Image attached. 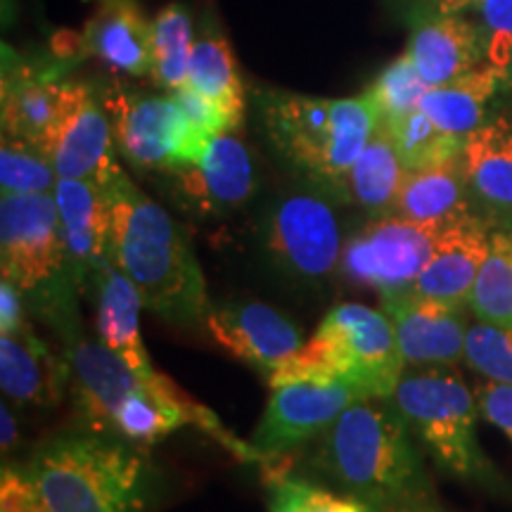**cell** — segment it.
Listing matches in <instances>:
<instances>
[{"mask_svg":"<svg viewBox=\"0 0 512 512\" xmlns=\"http://www.w3.org/2000/svg\"><path fill=\"white\" fill-rule=\"evenodd\" d=\"M114 147L117 140L112 121L100 110L91 88L69 81L62 117L43 147L55 164L57 176L88 181L110 195L114 185L124 178Z\"/></svg>","mask_w":512,"mask_h":512,"instance_id":"12","label":"cell"},{"mask_svg":"<svg viewBox=\"0 0 512 512\" xmlns=\"http://www.w3.org/2000/svg\"><path fill=\"white\" fill-rule=\"evenodd\" d=\"M69 377H72L76 411L86 430L110 434V437L114 415L143 384V377L124 358L102 342H91V339H79L69 349Z\"/></svg>","mask_w":512,"mask_h":512,"instance_id":"17","label":"cell"},{"mask_svg":"<svg viewBox=\"0 0 512 512\" xmlns=\"http://www.w3.org/2000/svg\"><path fill=\"white\" fill-rule=\"evenodd\" d=\"M467 188L491 228H512V124L486 121L463 143Z\"/></svg>","mask_w":512,"mask_h":512,"instance_id":"19","label":"cell"},{"mask_svg":"<svg viewBox=\"0 0 512 512\" xmlns=\"http://www.w3.org/2000/svg\"><path fill=\"white\" fill-rule=\"evenodd\" d=\"M53 53L60 60H72V57L86 55V43H83V31H57L53 36Z\"/></svg>","mask_w":512,"mask_h":512,"instance_id":"41","label":"cell"},{"mask_svg":"<svg viewBox=\"0 0 512 512\" xmlns=\"http://www.w3.org/2000/svg\"><path fill=\"white\" fill-rule=\"evenodd\" d=\"M53 195L74 285L91 294L100 268L110 259V197L98 185L74 178H57Z\"/></svg>","mask_w":512,"mask_h":512,"instance_id":"16","label":"cell"},{"mask_svg":"<svg viewBox=\"0 0 512 512\" xmlns=\"http://www.w3.org/2000/svg\"><path fill=\"white\" fill-rule=\"evenodd\" d=\"M403 373L406 361L392 318L363 304H339L268 384L273 389L297 380L349 382L368 399H392Z\"/></svg>","mask_w":512,"mask_h":512,"instance_id":"5","label":"cell"},{"mask_svg":"<svg viewBox=\"0 0 512 512\" xmlns=\"http://www.w3.org/2000/svg\"><path fill=\"white\" fill-rule=\"evenodd\" d=\"M434 8L439 12H444V15H456V12L470 8L472 3H477V0H432Z\"/></svg>","mask_w":512,"mask_h":512,"instance_id":"43","label":"cell"},{"mask_svg":"<svg viewBox=\"0 0 512 512\" xmlns=\"http://www.w3.org/2000/svg\"><path fill=\"white\" fill-rule=\"evenodd\" d=\"M202 328L226 351L266 380L292 354L302 349V330L278 309L264 302H226L211 306Z\"/></svg>","mask_w":512,"mask_h":512,"instance_id":"13","label":"cell"},{"mask_svg":"<svg viewBox=\"0 0 512 512\" xmlns=\"http://www.w3.org/2000/svg\"><path fill=\"white\" fill-rule=\"evenodd\" d=\"M392 214L420 223H439V226H451L475 216L477 211L467 188L463 157H453L427 169L406 171Z\"/></svg>","mask_w":512,"mask_h":512,"instance_id":"24","label":"cell"},{"mask_svg":"<svg viewBox=\"0 0 512 512\" xmlns=\"http://www.w3.org/2000/svg\"><path fill=\"white\" fill-rule=\"evenodd\" d=\"M0 430H3V437H0V446H3V456H8V451H12L17 444V420L12 415L8 401H3L0 406Z\"/></svg>","mask_w":512,"mask_h":512,"instance_id":"42","label":"cell"},{"mask_svg":"<svg viewBox=\"0 0 512 512\" xmlns=\"http://www.w3.org/2000/svg\"><path fill=\"white\" fill-rule=\"evenodd\" d=\"M110 259L143 304L178 328L202 323L209 292L188 235L124 176L110 190Z\"/></svg>","mask_w":512,"mask_h":512,"instance_id":"2","label":"cell"},{"mask_svg":"<svg viewBox=\"0 0 512 512\" xmlns=\"http://www.w3.org/2000/svg\"><path fill=\"white\" fill-rule=\"evenodd\" d=\"M27 323V306H24V292L3 278L0 283V335H12L22 330Z\"/></svg>","mask_w":512,"mask_h":512,"instance_id":"39","label":"cell"},{"mask_svg":"<svg viewBox=\"0 0 512 512\" xmlns=\"http://www.w3.org/2000/svg\"><path fill=\"white\" fill-rule=\"evenodd\" d=\"M368 399L349 382L297 380L273 387L252 434L261 465H271L304 441L320 437L351 403Z\"/></svg>","mask_w":512,"mask_h":512,"instance_id":"11","label":"cell"},{"mask_svg":"<svg viewBox=\"0 0 512 512\" xmlns=\"http://www.w3.org/2000/svg\"><path fill=\"white\" fill-rule=\"evenodd\" d=\"M465 363L484 380L512 384V330L477 320L467 328Z\"/></svg>","mask_w":512,"mask_h":512,"instance_id":"34","label":"cell"},{"mask_svg":"<svg viewBox=\"0 0 512 512\" xmlns=\"http://www.w3.org/2000/svg\"><path fill=\"white\" fill-rule=\"evenodd\" d=\"M408 55L432 88L444 86L482 64V31L458 15L439 12L413 29Z\"/></svg>","mask_w":512,"mask_h":512,"instance_id":"23","label":"cell"},{"mask_svg":"<svg viewBox=\"0 0 512 512\" xmlns=\"http://www.w3.org/2000/svg\"><path fill=\"white\" fill-rule=\"evenodd\" d=\"M387 512H446V510H441V505L432 498V501L401 505V508H394V510H387Z\"/></svg>","mask_w":512,"mask_h":512,"instance_id":"44","label":"cell"},{"mask_svg":"<svg viewBox=\"0 0 512 512\" xmlns=\"http://www.w3.org/2000/svg\"><path fill=\"white\" fill-rule=\"evenodd\" d=\"M446 226L401 216H380L344 242L339 271L349 283L380 297L411 290Z\"/></svg>","mask_w":512,"mask_h":512,"instance_id":"10","label":"cell"},{"mask_svg":"<svg viewBox=\"0 0 512 512\" xmlns=\"http://www.w3.org/2000/svg\"><path fill=\"white\" fill-rule=\"evenodd\" d=\"M0 512H53L29 467L3 465V472H0Z\"/></svg>","mask_w":512,"mask_h":512,"instance_id":"37","label":"cell"},{"mask_svg":"<svg viewBox=\"0 0 512 512\" xmlns=\"http://www.w3.org/2000/svg\"><path fill=\"white\" fill-rule=\"evenodd\" d=\"M384 124V121H382ZM392 133L396 150L406 171L427 169V166L444 164L448 159L460 157L465 138L451 136L439 128L422 110H415L406 117L394 119L387 124Z\"/></svg>","mask_w":512,"mask_h":512,"instance_id":"31","label":"cell"},{"mask_svg":"<svg viewBox=\"0 0 512 512\" xmlns=\"http://www.w3.org/2000/svg\"><path fill=\"white\" fill-rule=\"evenodd\" d=\"M67 380L69 366L50 354L29 325L12 335H0V384L12 401L55 406Z\"/></svg>","mask_w":512,"mask_h":512,"instance_id":"25","label":"cell"},{"mask_svg":"<svg viewBox=\"0 0 512 512\" xmlns=\"http://www.w3.org/2000/svg\"><path fill=\"white\" fill-rule=\"evenodd\" d=\"M482 17V41L486 64L503 79L512 76V0H477Z\"/></svg>","mask_w":512,"mask_h":512,"instance_id":"35","label":"cell"},{"mask_svg":"<svg viewBox=\"0 0 512 512\" xmlns=\"http://www.w3.org/2000/svg\"><path fill=\"white\" fill-rule=\"evenodd\" d=\"M380 299L382 311L394 323L406 368H453L465 361V309L432 302L411 290Z\"/></svg>","mask_w":512,"mask_h":512,"instance_id":"14","label":"cell"},{"mask_svg":"<svg viewBox=\"0 0 512 512\" xmlns=\"http://www.w3.org/2000/svg\"><path fill=\"white\" fill-rule=\"evenodd\" d=\"M261 121L275 152L320 188L344 195L351 166L368 145L380 117L366 95L311 98L299 93H264Z\"/></svg>","mask_w":512,"mask_h":512,"instance_id":"4","label":"cell"},{"mask_svg":"<svg viewBox=\"0 0 512 512\" xmlns=\"http://www.w3.org/2000/svg\"><path fill=\"white\" fill-rule=\"evenodd\" d=\"M479 413L512 441V384L482 380L475 387Z\"/></svg>","mask_w":512,"mask_h":512,"instance_id":"38","label":"cell"},{"mask_svg":"<svg viewBox=\"0 0 512 512\" xmlns=\"http://www.w3.org/2000/svg\"><path fill=\"white\" fill-rule=\"evenodd\" d=\"M69 81L34 67H15L3 74V136L46 147L62 117Z\"/></svg>","mask_w":512,"mask_h":512,"instance_id":"22","label":"cell"},{"mask_svg":"<svg viewBox=\"0 0 512 512\" xmlns=\"http://www.w3.org/2000/svg\"><path fill=\"white\" fill-rule=\"evenodd\" d=\"M181 200L202 216H223L252 200L256 174L252 155L240 138L223 133L211 140L195 164L171 171Z\"/></svg>","mask_w":512,"mask_h":512,"instance_id":"15","label":"cell"},{"mask_svg":"<svg viewBox=\"0 0 512 512\" xmlns=\"http://www.w3.org/2000/svg\"><path fill=\"white\" fill-rule=\"evenodd\" d=\"M403 178H406V166L401 162L387 124L380 121L368 145L351 166L344 195H349L351 202L373 214L375 219L392 216Z\"/></svg>","mask_w":512,"mask_h":512,"instance_id":"26","label":"cell"},{"mask_svg":"<svg viewBox=\"0 0 512 512\" xmlns=\"http://www.w3.org/2000/svg\"><path fill=\"white\" fill-rule=\"evenodd\" d=\"M503 81L491 64H479L456 81L430 88L420 102V110L451 136L467 138L484 124L486 105Z\"/></svg>","mask_w":512,"mask_h":512,"instance_id":"27","label":"cell"},{"mask_svg":"<svg viewBox=\"0 0 512 512\" xmlns=\"http://www.w3.org/2000/svg\"><path fill=\"white\" fill-rule=\"evenodd\" d=\"M0 268L67 339L76 332L74 278L53 192L0 197Z\"/></svg>","mask_w":512,"mask_h":512,"instance_id":"6","label":"cell"},{"mask_svg":"<svg viewBox=\"0 0 512 512\" xmlns=\"http://www.w3.org/2000/svg\"><path fill=\"white\" fill-rule=\"evenodd\" d=\"M491 233L494 228L479 214L446 226L411 292L432 302L465 309L479 268L489 254Z\"/></svg>","mask_w":512,"mask_h":512,"instance_id":"18","label":"cell"},{"mask_svg":"<svg viewBox=\"0 0 512 512\" xmlns=\"http://www.w3.org/2000/svg\"><path fill=\"white\" fill-rule=\"evenodd\" d=\"M264 252L275 271L299 283H318L342 261V226L328 200L292 192L278 200L261 228Z\"/></svg>","mask_w":512,"mask_h":512,"instance_id":"8","label":"cell"},{"mask_svg":"<svg viewBox=\"0 0 512 512\" xmlns=\"http://www.w3.org/2000/svg\"><path fill=\"white\" fill-rule=\"evenodd\" d=\"M91 297L95 299V328L100 342L124 358L143 380H159L162 373L152 366V358L140 337L138 316L140 306H145L143 297L136 285L112 264V259L100 268Z\"/></svg>","mask_w":512,"mask_h":512,"instance_id":"21","label":"cell"},{"mask_svg":"<svg viewBox=\"0 0 512 512\" xmlns=\"http://www.w3.org/2000/svg\"><path fill=\"white\" fill-rule=\"evenodd\" d=\"M152 34V79L157 86L174 91L188 81L192 53V19L181 3H169L157 12Z\"/></svg>","mask_w":512,"mask_h":512,"instance_id":"30","label":"cell"},{"mask_svg":"<svg viewBox=\"0 0 512 512\" xmlns=\"http://www.w3.org/2000/svg\"><path fill=\"white\" fill-rule=\"evenodd\" d=\"M408 430L432 453L441 470L463 482L501 491L503 479L477 439L475 389L453 368H406L392 399Z\"/></svg>","mask_w":512,"mask_h":512,"instance_id":"7","label":"cell"},{"mask_svg":"<svg viewBox=\"0 0 512 512\" xmlns=\"http://www.w3.org/2000/svg\"><path fill=\"white\" fill-rule=\"evenodd\" d=\"M467 309L484 323L512 330V228H496Z\"/></svg>","mask_w":512,"mask_h":512,"instance_id":"29","label":"cell"},{"mask_svg":"<svg viewBox=\"0 0 512 512\" xmlns=\"http://www.w3.org/2000/svg\"><path fill=\"white\" fill-rule=\"evenodd\" d=\"M27 467L53 512H147L159 498V472L143 446L110 434L50 439Z\"/></svg>","mask_w":512,"mask_h":512,"instance_id":"3","label":"cell"},{"mask_svg":"<svg viewBox=\"0 0 512 512\" xmlns=\"http://www.w3.org/2000/svg\"><path fill=\"white\" fill-rule=\"evenodd\" d=\"M55 164L41 147L3 136L0 145V188L3 195L53 192L57 185Z\"/></svg>","mask_w":512,"mask_h":512,"instance_id":"33","label":"cell"},{"mask_svg":"<svg viewBox=\"0 0 512 512\" xmlns=\"http://www.w3.org/2000/svg\"><path fill=\"white\" fill-rule=\"evenodd\" d=\"M430 88L432 86L422 79L413 57L408 55L406 50V53L396 57V60L370 83V88L363 95L373 102L380 121L389 124V121L401 119L406 117V114L420 110V102Z\"/></svg>","mask_w":512,"mask_h":512,"instance_id":"32","label":"cell"},{"mask_svg":"<svg viewBox=\"0 0 512 512\" xmlns=\"http://www.w3.org/2000/svg\"><path fill=\"white\" fill-rule=\"evenodd\" d=\"M152 34L155 22L138 0H95L83 24L86 55L128 76L152 74Z\"/></svg>","mask_w":512,"mask_h":512,"instance_id":"20","label":"cell"},{"mask_svg":"<svg viewBox=\"0 0 512 512\" xmlns=\"http://www.w3.org/2000/svg\"><path fill=\"white\" fill-rule=\"evenodd\" d=\"M268 512H304L302 496H299V477H290V475L271 477Z\"/></svg>","mask_w":512,"mask_h":512,"instance_id":"40","label":"cell"},{"mask_svg":"<svg viewBox=\"0 0 512 512\" xmlns=\"http://www.w3.org/2000/svg\"><path fill=\"white\" fill-rule=\"evenodd\" d=\"M105 112L121 155L138 169L174 171L195 164L214 140L190 124L171 95L150 98L114 91L107 93Z\"/></svg>","mask_w":512,"mask_h":512,"instance_id":"9","label":"cell"},{"mask_svg":"<svg viewBox=\"0 0 512 512\" xmlns=\"http://www.w3.org/2000/svg\"><path fill=\"white\" fill-rule=\"evenodd\" d=\"M311 465L337 494L370 512L432 501L434 489L406 420L389 399H361L320 434Z\"/></svg>","mask_w":512,"mask_h":512,"instance_id":"1","label":"cell"},{"mask_svg":"<svg viewBox=\"0 0 512 512\" xmlns=\"http://www.w3.org/2000/svg\"><path fill=\"white\" fill-rule=\"evenodd\" d=\"M169 95L202 136L216 138L223 136V133L235 131V128L240 126V121L235 119L226 107L219 105L216 100L207 98V95H202L197 88H192L190 83H183V86L174 88V91H169Z\"/></svg>","mask_w":512,"mask_h":512,"instance_id":"36","label":"cell"},{"mask_svg":"<svg viewBox=\"0 0 512 512\" xmlns=\"http://www.w3.org/2000/svg\"><path fill=\"white\" fill-rule=\"evenodd\" d=\"M202 95L216 100L242 124L245 117V88L235 64V55L223 36H204L192 43L188 81Z\"/></svg>","mask_w":512,"mask_h":512,"instance_id":"28","label":"cell"}]
</instances>
